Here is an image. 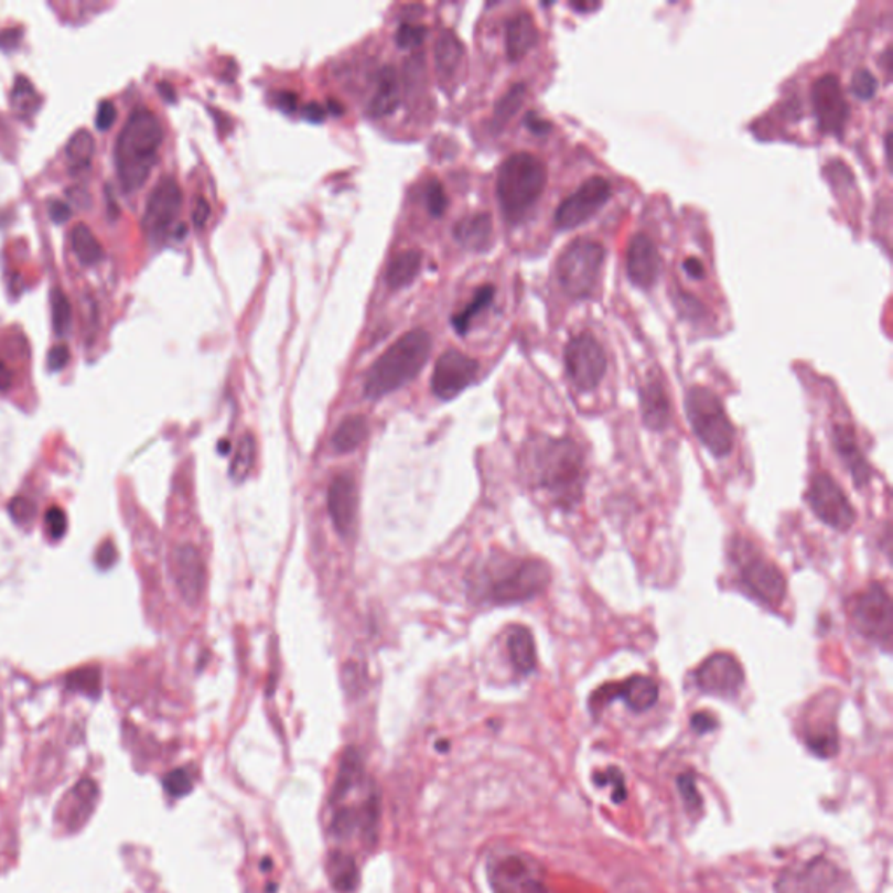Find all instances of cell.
I'll return each mask as SVG.
<instances>
[{
	"label": "cell",
	"mask_w": 893,
	"mask_h": 893,
	"mask_svg": "<svg viewBox=\"0 0 893 893\" xmlns=\"http://www.w3.org/2000/svg\"><path fill=\"white\" fill-rule=\"evenodd\" d=\"M523 470L529 484L544 491L562 512H572L583 502L589 470L583 449L574 440L532 437L523 452Z\"/></svg>",
	"instance_id": "6da1fadb"
},
{
	"label": "cell",
	"mask_w": 893,
	"mask_h": 893,
	"mask_svg": "<svg viewBox=\"0 0 893 893\" xmlns=\"http://www.w3.org/2000/svg\"><path fill=\"white\" fill-rule=\"evenodd\" d=\"M550 581L544 560L493 553L473 572L472 590L485 604H520L541 595Z\"/></svg>",
	"instance_id": "7a4b0ae2"
},
{
	"label": "cell",
	"mask_w": 893,
	"mask_h": 893,
	"mask_svg": "<svg viewBox=\"0 0 893 893\" xmlns=\"http://www.w3.org/2000/svg\"><path fill=\"white\" fill-rule=\"evenodd\" d=\"M163 137V125L147 107H138L126 119L114 151L117 175L125 191L133 193L146 184L158 161Z\"/></svg>",
	"instance_id": "3957f363"
},
{
	"label": "cell",
	"mask_w": 893,
	"mask_h": 893,
	"mask_svg": "<svg viewBox=\"0 0 893 893\" xmlns=\"http://www.w3.org/2000/svg\"><path fill=\"white\" fill-rule=\"evenodd\" d=\"M433 341L424 329H413L374 362L365 376V397L379 400L416 379L430 359Z\"/></svg>",
	"instance_id": "277c9868"
},
{
	"label": "cell",
	"mask_w": 893,
	"mask_h": 893,
	"mask_svg": "<svg viewBox=\"0 0 893 893\" xmlns=\"http://www.w3.org/2000/svg\"><path fill=\"white\" fill-rule=\"evenodd\" d=\"M547 166L538 155L515 152L497 170L496 196L503 217L512 226L526 220L547 187Z\"/></svg>",
	"instance_id": "5b68a950"
},
{
	"label": "cell",
	"mask_w": 893,
	"mask_h": 893,
	"mask_svg": "<svg viewBox=\"0 0 893 893\" xmlns=\"http://www.w3.org/2000/svg\"><path fill=\"white\" fill-rule=\"evenodd\" d=\"M730 559L743 592L770 607L782 605L787 592V581L781 569L766 559L751 541L745 538L733 539Z\"/></svg>",
	"instance_id": "8992f818"
},
{
	"label": "cell",
	"mask_w": 893,
	"mask_h": 893,
	"mask_svg": "<svg viewBox=\"0 0 893 893\" xmlns=\"http://www.w3.org/2000/svg\"><path fill=\"white\" fill-rule=\"evenodd\" d=\"M685 407L691 430L710 454L724 458L733 451L735 428L714 391L695 386L686 395Z\"/></svg>",
	"instance_id": "52a82bcc"
},
{
	"label": "cell",
	"mask_w": 893,
	"mask_h": 893,
	"mask_svg": "<svg viewBox=\"0 0 893 893\" xmlns=\"http://www.w3.org/2000/svg\"><path fill=\"white\" fill-rule=\"evenodd\" d=\"M605 248L589 238H578L563 248L557 259V280L566 295L583 301L598 289Z\"/></svg>",
	"instance_id": "ba28073f"
},
{
	"label": "cell",
	"mask_w": 893,
	"mask_h": 893,
	"mask_svg": "<svg viewBox=\"0 0 893 893\" xmlns=\"http://www.w3.org/2000/svg\"><path fill=\"white\" fill-rule=\"evenodd\" d=\"M850 616L865 639L885 652L892 649L893 605L889 590L883 584H869L864 592H860L850 605Z\"/></svg>",
	"instance_id": "9c48e42d"
},
{
	"label": "cell",
	"mask_w": 893,
	"mask_h": 893,
	"mask_svg": "<svg viewBox=\"0 0 893 893\" xmlns=\"http://www.w3.org/2000/svg\"><path fill=\"white\" fill-rule=\"evenodd\" d=\"M487 874L497 893H547L544 868L526 853L494 857L488 862Z\"/></svg>",
	"instance_id": "30bf717a"
},
{
	"label": "cell",
	"mask_w": 893,
	"mask_h": 893,
	"mask_svg": "<svg viewBox=\"0 0 893 893\" xmlns=\"http://www.w3.org/2000/svg\"><path fill=\"white\" fill-rule=\"evenodd\" d=\"M563 364L569 380L580 391H593L607 372L604 347L590 332L569 338L563 351Z\"/></svg>",
	"instance_id": "8fae6325"
},
{
	"label": "cell",
	"mask_w": 893,
	"mask_h": 893,
	"mask_svg": "<svg viewBox=\"0 0 893 893\" xmlns=\"http://www.w3.org/2000/svg\"><path fill=\"white\" fill-rule=\"evenodd\" d=\"M806 502L820 523L835 530L850 529L856 524L857 514L847 494L829 473L820 472L811 478L806 493Z\"/></svg>",
	"instance_id": "7c38bea8"
},
{
	"label": "cell",
	"mask_w": 893,
	"mask_h": 893,
	"mask_svg": "<svg viewBox=\"0 0 893 893\" xmlns=\"http://www.w3.org/2000/svg\"><path fill=\"white\" fill-rule=\"evenodd\" d=\"M613 196L610 182L602 176H590L557 206L553 224L557 230H572L583 226L607 205Z\"/></svg>",
	"instance_id": "4fadbf2b"
},
{
	"label": "cell",
	"mask_w": 893,
	"mask_h": 893,
	"mask_svg": "<svg viewBox=\"0 0 893 893\" xmlns=\"http://www.w3.org/2000/svg\"><path fill=\"white\" fill-rule=\"evenodd\" d=\"M843 873L824 857H815L805 864L790 865L775 883L777 893H839L843 890Z\"/></svg>",
	"instance_id": "5bb4252c"
},
{
	"label": "cell",
	"mask_w": 893,
	"mask_h": 893,
	"mask_svg": "<svg viewBox=\"0 0 893 893\" xmlns=\"http://www.w3.org/2000/svg\"><path fill=\"white\" fill-rule=\"evenodd\" d=\"M660 698L658 682L647 676H632L622 682H607L593 691L590 697V710L593 714H602V710L610 706L611 701L622 700L632 712L641 714L653 709Z\"/></svg>",
	"instance_id": "9a60e30c"
},
{
	"label": "cell",
	"mask_w": 893,
	"mask_h": 893,
	"mask_svg": "<svg viewBox=\"0 0 893 893\" xmlns=\"http://www.w3.org/2000/svg\"><path fill=\"white\" fill-rule=\"evenodd\" d=\"M811 107L818 130L824 135L841 137L850 119V105L835 74L818 77L811 86Z\"/></svg>",
	"instance_id": "2e32d148"
},
{
	"label": "cell",
	"mask_w": 893,
	"mask_h": 893,
	"mask_svg": "<svg viewBox=\"0 0 893 893\" xmlns=\"http://www.w3.org/2000/svg\"><path fill=\"white\" fill-rule=\"evenodd\" d=\"M182 189L173 176H163L152 189L147 200L146 214H143V230L152 241L166 238L168 230L172 229L180 209H182Z\"/></svg>",
	"instance_id": "e0dca14e"
},
{
	"label": "cell",
	"mask_w": 893,
	"mask_h": 893,
	"mask_svg": "<svg viewBox=\"0 0 893 893\" xmlns=\"http://www.w3.org/2000/svg\"><path fill=\"white\" fill-rule=\"evenodd\" d=\"M695 685L701 693L719 698H735L742 689L745 674L730 653H714L695 670Z\"/></svg>",
	"instance_id": "ac0fdd59"
},
{
	"label": "cell",
	"mask_w": 893,
	"mask_h": 893,
	"mask_svg": "<svg viewBox=\"0 0 893 893\" xmlns=\"http://www.w3.org/2000/svg\"><path fill=\"white\" fill-rule=\"evenodd\" d=\"M478 362L461 351L449 349L434 364L431 389L440 400H452L478 376Z\"/></svg>",
	"instance_id": "d6986e66"
},
{
	"label": "cell",
	"mask_w": 893,
	"mask_h": 893,
	"mask_svg": "<svg viewBox=\"0 0 893 893\" xmlns=\"http://www.w3.org/2000/svg\"><path fill=\"white\" fill-rule=\"evenodd\" d=\"M661 272V255L647 234H635L626 248V276L634 287L649 290Z\"/></svg>",
	"instance_id": "ffe728a7"
},
{
	"label": "cell",
	"mask_w": 893,
	"mask_h": 893,
	"mask_svg": "<svg viewBox=\"0 0 893 893\" xmlns=\"http://www.w3.org/2000/svg\"><path fill=\"white\" fill-rule=\"evenodd\" d=\"M173 577L180 595L189 605L200 604L206 584V568L200 550L193 545H180L173 551Z\"/></svg>",
	"instance_id": "44dd1931"
},
{
	"label": "cell",
	"mask_w": 893,
	"mask_h": 893,
	"mask_svg": "<svg viewBox=\"0 0 893 893\" xmlns=\"http://www.w3.org/2000/svg\"><path fill=\"white\" fill-rule=\"evenodd\" d=\"M326 506L338 535H353L358 514V491L353 476L347 473L334 476L326 494Z\"/></svg>",
	"instance_id": "7402d4cb"
},
{
	"label": "cell",
	"mask_w": 893,
	"mask_h": 893,
	"mask_svg": "<svg viewBox=\"0 0 893 893\" xmlns=\"http://www.w3.org/2000/svg\"><path fill=\"white\" fill-rule=\"evenodd\" d=\"M98 801V787L92 778H83L79 784L67 794L60 806V820L68 831H79L88 822Z\"/></svg>",
	"instance_id": "603a6c76"
},
{
	"label": "cell",
	"mask_w": 893,
	"mask_h": 893,
	"mask_svg": "<svg viewBox=\"0 0 893 893\" xmlns=\"http://www.w3.org/2000/svg\"><path fill=\"white\" fill-rule=\"evenodd\" d=\"M641 413L646 428L653 431L667 430L670 424V400L660 377L649 374L639 389Z\"/></svg>",
	"instance_id": "cb8c5ba5"
},
{
	"label": "cell",
	"mask_w": 893,
	"mask_h": 893,
	"mask_svg": "<svg viewBox=\"0 0 893 893\" xmlns=\"http://www.w3.org/2000/svg\"><path fill=\"white\" fill-rule=\"evenodd\" d=\"M832 443H835L836 452H838L839 458L843 461L848 472L852 475L857 487L868 485L869 478H871V466H869L868 460H865L864 454L860 451L853 428L843 427V424L835 427Z\"/></svg>",
	"instance_id": "d4e9b609"
},
{
	"label": "cell",
	"mask_w": 893,
	"mask_h": 893,
	"mask_svg": "<svg viewBox=\"0 0 893 893\" xmlns=\"http://www.w3.org/2000/svg\"><path fill=\"white\" fill-rule=\"evenodd\" d=\"M538 41L539 30L532 14L520 11L509 18L505 30L506 56L509 62H520Z\"/></svg>",
	"instance_id": "484cf974"
},
{
	"label": "cell",
	"mask_w": 893,
	"mask_h": 893,
	"mask_svg": "<svg viewBox=\"0 0 893 893\" xmlns=\"http://www.w3.org/2000/svg\"><path fill=\"white\" fill-rule=\"evenodd\" d=\"M454 238L466 250H488L493 245V217L488 214H475L461 218L454 227Z\"/></svg>",
	"instance_id": "4316f807"
},
{
	"label": "cell",
	"mask_w": 893,
	"mask_h": 893,
	"mask_svg": "<svg viewBox=\"0 0 893 893\" xmlns=\"http://www.w3.org/2000/svg\"><path fill=\"white\" fill-rule=\"evenodd\" d=\"M400 104V80L397 71L392 67L380 68L377 74L376 89L368 104V114L372 117H385L395 112Z\"/></svg>",
	"instance_id": "83f0119b"
},
{
	"label": "cell",
	"mask_w": 893,
	"mask_h": 893,
	"mask_svg": "<svg viewBox=\"0 0 893 893\" xmlns=\"http://www.w3.org/2000/svg\"><path fill=\"white\" fill-rule=\"evenodd\" d=\"M506 646H508L509 660L518 674L529 676L535 673L538 655H536L535 637L529 628L520 625L514 626L509 631Z\"/></svg>",
	"instance_id": "f1b7e54d"
},
{
	"label": "cell",
	"mask_w": 893,
	"mask_h": 893,
	"mask_svg": "<svg viewBox=\"0 0 893 893\" xmlns=\"http://www.w3.org/2000/svg\"><path fill=\"white\" fill-rule=\"evenodd\" d=\"M464 46L452 30H443L434 42V67L443 80L452 79L463 62Z\"/></svg>",
	"instance_id": "f546056e"
},
{
	"label": "cell",
	"mask_w": 893,
	"mask_h": 893,
	"mask_svg": "<svg viewBox=\"0 0 893 893\" xmlns=\"http://www.w3.org/2000/svg\"><path fill=\"white\" fill-rule=\"evenodd\" d=\"M806 747L817 757H835L839 752V736L832 721H808L805 728Z\"/></svg>",
	"instance_id": "4dcf8cb0"
},
{
	"label": "cell",
	"mask_w": 893,
	"mask_h": 893,
	"mask_svg": "<svg viewBox=\"0 0 893 893\" xmlns=\"http://www.w3.org/2000/svg\"><path fill=\"white\" fill-rule=\"evenodd\" d=\"M421 266L422 255L418 250H407L398 254L389 262L388 271H386V283H388L389 289L400 290L409 287L418 278Z\"/></svg>",
	"instance_id": "1f68e13d"
},
{
	"label": "cell",
	"mask_w": 893,
	"mask_h": 893,
	"mask_svg": "<svg viewBox=\"0 0 893 893\" xmlns=\"http://www.w3.org/2000/svg\"><path fill=\"white\" fill-rule=\"evenodd\" d=\"M326 873L331 878L332 886L337 892H355L358 886L359 873L355 859L349 853L332 852L326 860Z\"/></svg>",
	"instance_id": "d6a6232c"
},
{
	"label": "cell",
	"mask_w": 893,
	"mask_h": 893,
	"mask_svg": "<svg viewBox=\"0 0 893 893\" xmlns=\"http://www.w3.org/2000/svg\"><path fill=\"white\" fill-rule=\"evenodd\" d=\"M368 437V422L364 416H349L338 424L332 437V446L338 454H347L358 449Z\"/></svg>",
	"instance_id": "836d02e7"
},
{
	"label": "cell",
	"mask_w": 893,
	"mask_h": 893,
	"mask_svg": "<svg viewBox=\"0 0 893 893\" xmlns=\"http://www.w3.org/2000/svg\"><path fill=\"white\" fill-rule=\"evenodd\" d=\"M72 250L83 266H95L104 259V247L86 224H77L71 233Z\"/></svg>",
	"instance_id": "e575fe53"
},
{
	"label": "cell",
	"mask_w": 893,
	"mask_h": 893,
	"mask_svg": "<svg viewBox=\"0 0 893 893\" xmlns=\"http://www.w3.org/2000/svg\"><path fill=\"white\" fill-rule=\"evenodd\" d=\"M527 97V86L524 83H517L508 89V92L499 98L496 107H494L493 128L496 131L503 130L515 116L518 110L523 109L524 101Z\"/></svg>",
	"instance_id": "d590c367"
},
{
	"label": "cell",
	"mask_w": 893,
	"mask_h": 893,
	"mask_svg": "<svg viewBox=\"0 0 893 893\" xmlns=\"http://www.w3.org/2000/svg\"><path fill=\"white\" fill-rule=\"evenodd\" d=\"M255 454H257V443H255L254 434H243L234 451L233 461H230L229 475L234 482H243L248 478L255 464Z\"/></svg>",
	"instance_id": "8d00e7d4"
},
{
	"label": "cell",
	"mask_w": 893,
	"mask_h": 893,
	"mask_svg": "<svg viewBox=\"0 0 893 893\" xmlns=\"http://www.w3.org/2000/svg\"><path fill=\"white\" fill-rule=\"evenodd\" d=\"M494 293H496V290H494L493 284H484L482 289L476 290L475 297H473V301L466 305V310L452 318V325H454L455 331L460 332L461 335L466 334V332L470 331V326H472L473 318H475L476 314H481L482 311L487 310L488 305L493 304Z\"/></svg>",
	"instance_id": "74e56055"
},
{
	"label": "cell",
	"mask_w": 893,
	"mask_h": 893,
	"mask_svg": "<svg viewBox=\"0 0 893 893\" xmlns=\"http://www.w3.org/2000/svg\"><path fill=\"white\" fill-rule=\"evenodd\" d=\"M65 152H67L68 164H71L74 172L86 170L92 163L93 152H95L93 135L86 130H79L77 133L72 135Z\"/></svg>",
	"instance_id": "f35d334b"
},
{
	"label": "cell",
	"mask_w": 893,
	"mask_h": 893,
	"mask_svg": "<svg viewBox=\"0 0 893 893\" xmlns=\"http://www.w3.org/2000/svg\"><path fill=\"white\" fill-rule=\"evenodd\" d=\"M677 789H679L680 797H682L686 811H688L691 817L700 815L701 810H703V797H701L700 790H698L695 773H680L679 777H677Z\"/></svg>",
	"instance_id": "ab89813d"
},
{
	"label": "cell",
	"mask_w": 893,
	"mask_h": 893,
	"mask_svg": "<svg viewBox=\"0 0 893 893\" xmlns=\"http://www.w3.org/2000/svg\"><path fill=\"white\" fill-rule=\"evenodd\" d=\"M100 670L97 667L80 668L77 673L71 674L67 679L68 689L92 698L100 695Z\"/></svg>",
	"instance_id": "60d3db41"
},
{
	"label": "cell",
	"mask_w": 893,
	"mask_h": 893,
	"mask_svg": "<svg viewBox=\"0 0 893 893\" xmlns=\"http://www.w3.org/2000/svg\"><path fill=\"white\" fill-rule=\"evenodd\" d=\"M51 318H53L56 334L65 337L72 326V305L62 290H55L51 295Z\"/></svg>",
	"instance_id": "b9f144b4"
},
{
	"label": "cell",
	"mask_w": 893,
	"mask_h": 893,
	"mask_svg": "<svg viewBox=\"0 0 893 893\" xmlns=\"http://www.w3.org/2000/svg\"><path fill=\"white\" fill-rule=\"evenodd\" d=\"M593 784L598 785V787H607V785H611V787H613V794H611L613 803L622 805V803L625 801V777H623L622 770L616 768V766H610L605 772L593 773Z\"/></svg>",
	"instance_id": "7bdbcfd3"
},
{
	"label": "cell",
	"mask_w": 893,
	"mask_h": 893,
	"mask_svg": "<svg viewBox=\"0 0 893 893\" xmlns=\"http://www.w3.org/2000/svg\"><path fill=\"white\" fill-rule=\"evenodd\" d=\"M163 785L168 796H187L194 787L193 773L187 768L173 770L164 777Z\"/></svg>",
	"instance_id": "ee69618b"
},
{
	"label": "cell",
	"mask_w": 893,
	"mask_h": 893,
	"mask_svg": "<svg viewBox=\"0 0 893 893\" xmlns=\"http://www.w3.org/2000/svg\"><path fill=\"white\" fill-rule=\"evenodd\" d=\"M850 89H852L853 97H856L857 100H873L874 95H876L878 92L876 76H874L873 72L865 71V68H859V71L853 74L852 83H850Z\"/></svg>",
	"instance_id": "f6af8a7d"
},
{
	"label": "cell",
	"mask_w": 893,
	"mask_h": 893,
	"mask_svg": "<svg viewBox=\"0 0 893 893\" xmlns=\"http://www.w3.org/2000/svg\"><path fill=\"white\" fill-rule=\"evenodd\" d=\"M427 26L416 25V23H404V25L398 26L397 39L398 47H404V50H410V47H416L424 41L427 37Z\"/></svg>",
	"instance_id": "bcb514c9"
},
{
	"label": "cell",
	"mask_w": 893,
	"mask_h": 893,
	"mask_svg": "<svg viewBox=\"0 0 893 893\" xmlns=\"http://www.w3.org/2000/svg\"><path fill=\"white\" fill-rule=\"evenodd\" d=\"M446 205H449V200H446L443 185L437 182V180H433L427 189L428 212H430L433 217H442V215L445 214Z\"/></svg>",
	"instance_id": "7dc6e473"
},
{
	"label": "cell",
	"mask_w": 893,
	"mask_h": 893,
	"mask_svg": "<svg viewBox=\"0 0 893 893\" xmlns=\"http://www.w3.org/2000/svg\"><path fill=\"white\" fill-rule=\"evenodd\" d=\"M9 514L14 518V523L20 524V526L30 524L35 515L34 503L29 502L26 497H14L11 505H9Z\"/></svg>",
	"instance_id": "c3c4849f"
},
{
	"label": "cell",
	"mask_w": 893,
	"mask_h": 893,
	"mask_svg": "<svg viewBox=\"0 0 893 893\" xmlns=\"http://www.w3.org/2000/svg\"><path fill=\"white\" fill-rule=\"evenodd\" d=\"M34 98H37V95H35L32 84L23 79V77H18L13 92V104L17 105L18 109L26 110L30 109V100H34Z\"/></svg>",
	"instance_id": "681fc988"
},
{
	"label": "cell",
	"mask_w": 893,
	"mask_h": 893,
	"mask_svg": "<svg viewBox=\"0 0 893 893\" xmlns=\"http://www.w3.org/2000/svg\"><path fill=\"white\" fill-rule=\"evenodd\" d=\"M46 527L51 539H62L67 530V517L60 508H51L46 515Z\"/></svg>",
	"instance_id": "f907efd6"
},
{
	"label": "cell",
	"mask_w": 893,
	"mask_h": 893,
	"mask_svg": "<svg viewBox=\"0 0 893 893\" xmlns=\"http://www.w3.org/2000/svg\"><path fill=\"white\" fill-rule=\"evenodd\" d=\"M114 121H116V107H114L112 101H101L98 105L97 117H95V125H97L98 130H109Z\"/></svg>",
	"instance_id": "816d5d0a"
},
{
	"label": "cell",
	"mask_w": 893,
	"mask_h": 893,
	"mask_svg": "<svg viewBox=\"0 0 893 893\" xmlns=\"http://www.w3.org/2000/svg\"><path fill=\"white\" fill-rule=\"evenodd\" d=\"M719 727L718 719L710 716L709 712H698L691 718V728L698 735H706L710 731H714Z\"/></svg>",
	"instance_id": "f5cc1de1"
},
{
	"label": "cell",
	"mask_w": 893,
	"mask_h": 893,
	"mask_svg": "<svg viewBox=\"0 0 893 893\" xmlns=\"http://www.w3.org/2000/svg\"><path fill=\"white\" fill-rule=\"evenodd\" d=\"M526 126L527 130L532 131L535 135H539V137H544V135H548L551 131L550 122L545 121V119H541V117L535 112L527 114Z\"/></svg>",
	"instance_id": "db71d44e"
},
{
	"label": "cell",
	"mask_w": 893,
	"mask_h": 893,
	"mask_svg": "<svg viewBox=\"0 0 893 893\" xmlns=\"http://www.w3.org/2000/svg\"><path fill=\"white\" fill-rule=\"evenodd\" d=\"M72 209L71 206L65 203V201L56 200L53 201L50 205V217L51 220L56 222V224H63V222H67L71 218Z\"/></svg>",
	"instance_id": "11a10c76"
},
{
	"label": "cell",
	"mask_w": 893,
	"mask_h": 893,
	"mask_svg": "<svg viewBox=\"0 0 893 893\" xmlns=\"http://www.w3.org/2000/svg\"><path fill=\"white\" fill-rule=\"evenodd\" d=\"M682 271L691 278V280H703L706 278V268H703V263L701 260H698L697 257H688V259L682 262Z\"/></svg>",
	"instance_id": "9f6ffc18"
},
{
	"label": "cell",
	"mask_w": 893,
	"mask_h": 893,
	"mask_svg": "<svg viewBox=\"0 0 893 893\" xmlns=\"http://www.w3.org/2000/svg\"><path fill=\"white\" fill-rule=\"evenodd\" d=\"M68 356L71 355H68L67 347L65 346L53 347V349H51L50 353V358H47V362H50L51 370H62V368L65 367V365H67Z\"/></svg>",
	"instance_id": "6f0895ef"
},
{
	"label": "cell",
	"mask_w": 893,
	"mask_h": 893,
	"mask_svg": "<svg viewBox=\"0 0 893 893\" xmlns=\"http://www.w3.org/2000/svg\"><path fill=\"white\" fill-rule=\"evenodd\" d=\"M209 218V205L205 197H197L196 206H194L193 220L197 229L205 227L206 220Z\"/></svg>",
	"instance_id": "680465c9"
},
{
	"label": "cell",
	"mask_w": 893,
	"mask_h": 893,
	"mask_svg": "<svg viewBox=\"0 0 893 893\" xmlns=\"http://www.w3.org/2000/svg\"><path fill=\"white\" fill-rule=\"evenodd\" d=\"M302 112H304V116L308 117L310 121L320 122L323 121V117H325L326 110L323 109L322 105L308 104L305 105L304 110H302Z\"/></svg>",
	"instance_id": "91938a15"
},
{
	"label": "cell",
	"mask_w": 893,
	"mask_h": 893,
	"mask_svg": "<svg viewBox=\"0 0 893 893\" xmlns=\"http://www.w3.org/2000/svg\"><path fill=\"white\" fill-rule=\"evenodd\" d=\"M11 385H13V372L4 362H0V391H8Z\"/></svg>",
	"instance_id": "94428289"
},
{
	"label": "cell",
	"mask_w": 893,
	"mask_h": 893,
	"mask_svg": "<svg viewBox=\"0 0 893 893\" xmlns=\"http://www.w3.org/2000/svg\"><path fill=\"white\" fill-rule=\"evenodd\" d=\"M276 101H278L281 109L287 110V112H292L297 107V97L293 93H280Z\"/></svg>",
	"instance_id": "6125c7cd"
},
{
	"label": "cell",
	"mask_w": 893,
	"mask_h": 893,
	"mask_svg": "<svg viewBox=\"0 0 893 893\" xmlns=\"http://www.w3.org/2000/svg\"><path fill=\"white\" fill-rule=\"evenodd\" d=\"M112 545L105 544L104 547H101V550L98 551V562H100L104 568H109L110 563H112Z\"/></svg>",
	"instance_id": "be15d7a7"
},
{
	"label": "cell",
	"mask_w": 893,
	"mask_h": 893,
	"mask_svg": "<svg viewBox=\"0 0 893 893\" xmlns=\"http://www.w3.org/2000/svg\"><path fill=\"white\" fill-rule=\"evenodd\" d=\"M571 8L574 9V11H580V13H590V11H595V9L601 8V4H599V2H593V4H578L577 2V4H571Z\"/></svg>",
	"instance_id": "e7e4bbea"
}]
</instances>
